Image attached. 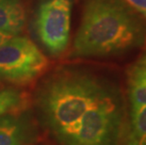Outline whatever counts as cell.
<instances>
[{"label":"cell","instance_id":"6da1fadb","mask_svg":"<svg viewBox=\"0 0 146 145\" xmlns=\"http://www.w3.org/2000/svg\"><path fill=\"white\" fill-rule=\"evenodd\" d=\"M143 23L120 0H88L74 41V53L81 57L108 56L144 42Z\"/></svg>","mask_w":146,"mask_h":145},{"label":"cell","instance_id":"7a4b0ae2","mask_svg":"<svg viewBox=\"0 0 146 145\" xmlns=\"http://www.w3.org/2000/svg\"><path fill=\"white\" fill-rule=\"evenodd\" d=\"M110 95L92 76L66 72L55 75L44 85L40 94V107L46 122L58 135Z\"/></svg>","mask_w":146,"mask_h":145},{"label":"cell","instance_id":"3957f363","mask_svg":"<svg viewBox=\"0 0 146 145\" xmlns=\"http://www.w3.org/2000/svg\"><path fill=\"white\" fill-rule=\"evenodd\" d=\"M123 114L112 94L58 134L65 145H117Z\"/></svg>","mask_w":146,"mask_h":145},{"label":"cell","instance_id":"277c9868","mask_svg":"<svg viewBox=\"0 0 146 145\" xmlns=\"http://www.w3.org/2000/svg\"><path fill=\"white\" fill-rule=\"evenodd\" d=\"M48 60L31 40L11 37L0 45V78L17 85L34 81L45 72Z\"/></svg>","mask_w":146,"mask_h":145},{"label":"cell","instance_id":"5b68a950","mask_svg":"<svg viewBox=\"0 0 146 145\" xmlns=\"http://www.w3.org/2000/svg\"><path fill=\"white\" fill-rule=\"evenodd\" d=\"M71 0H42L36 15V32L40 41L54 56L65 51L70 39Z\"/></svg>","mask_w":146,"mask_h":145},{"label":"cell","instance_id":"8992f818","mask_svg":"<svg viewBox=\"0 0 146 145\" xmlns=\"http://www.w3.org/2000/svg\"><path fill=\"white\" fill-rule=\"evenodd\" d=\"M26 23L27 13L21 0H0V31L18 35Z\"/></svg>","mask_w":146,"mask_h":145},{"label":"cell","instance_id":"52a82bcc","mask_svg":"<svg viewBox=\"0 0 146 145\" xmlns=\"http://www.w3.org/2000/svg\"><path fill=\"white\" fill-rule=\"evenodd\" d=\"M128 95L131 107L146 105V54L129 70Z\"/></svg>","mask_w":146,"mask_h":145},{"label":"cell","instance_id":"ba28073f","mask_svg":"<svg viewBox=\"0 0 146 145\" xmlns=\"http://www.w3.org/2000/svg\"><path fill=\"white\" fill-rule=\"evenodd\" d=\"M29 128L13 115L0 117V145H29Z\"/></svg>","mask_w":146,"mask_h":145},{"label":"cell","instance_id":"9c48e42d","mask_svg":"<svg viewBox=\"0 0 146 145\" xmlns=\"http://www.w3.org/2000/svg\"><path fill=\"white\" fill-rule=\"evenodd\" d=\"M127 145H146V105L131 107Z\"/></svg>","mask_w":146,"mask_h":145},{"label":"cell","instance_id":"30bf717a","mask_svg":"<svg viewBox=\"0 0 146 145\" xmlns=\"http://www.w3.org/2000/svg\"><path fill=\"white\" fill-rule=\"evenodd\" d=\"M27 101L26 94L17 89H8L0 91V117L6 114H16L23 110Z\"/></svg>","mask_w":146,"mask_h":145},{"label":"cell","instance_id":"8fae6325","mask_svg":"<svg viewBox=\"0 0 146 145\" xmlns=\"http://www.w3.org/2000/svg\"><path fill=\"white\" fill-rule=\"evenodd\" d=\"M146 18V0H125Z\"/></svg>","mask_w":146,"mask_h":145},{"label":"cell","instance_id":"7c38bea8","mask_svg":"<svg viewBox=\"0 0 146 145\" xmlns=\"http://www.w3.org/2000/svg\"><path fill=\"white\" fill-rule=\"evenodd\" d=\"M11 35L10 34H7V33H4V32H1L0 31V45L4 44L5 42H7L9 39L11 38Z\"/></svg>","mask_w":146,"mask_h":145}]
</instances>
